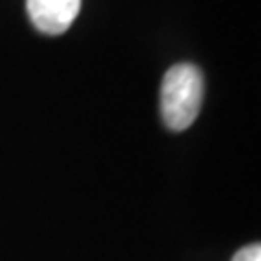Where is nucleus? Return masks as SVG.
Here are the masks:
<instances>
[{"mask_svg": "<svg viewBox=\"0 0 261 261\" xmlns=\"http://www.w3.org/2000/svg\"><path fill=\"white\" fill-rule=\"evenodd\" d=\"M205 81L194 63L172 65L161 81V120L170 130H185L194 124L202 105Z\"/></svg>", "mask_w": 261, "mask_h": 261, "instance_id": "obj_1", "label": "nucleus"}, {"mask_svg": "<svg viewBox=\"0 0 261 261\" xmlns=\"http://www.w3.org/2000/svg\"><path fill=\"white\" fill-rule=\"evenodd\" d=\"M27 11L39 33L61 35L76 20L81 0H27Z\"/></svg>", "mask_w": 261, "mask_h": 261, "instance_id": "obj_2", "label": "nucleus"}, {"mask_svg": "<svg viewBox=\"0 0 261 261\" xmlns=\"http://www.w3.org/2000/svg\"><path fill=\"white\" fill-rule=\"evenodd\" d=\"M231 261H261V246H259V244L244 246L242 250L235 252Z\"/></svg>", "mask_w": 261, "mask_h": 261, "instance_id": "obj_3", "label": "nucleus"}]
</instances>
